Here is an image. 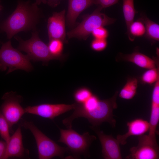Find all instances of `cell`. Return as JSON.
I'll list each match as a JSON object with an SVG mask.
<instances>
[{
  "mask_svg": "<svg viewBox=\"0 0 159 159\" xmlns=\"http://www.w3.org/2000/svg\"><path fill=\"white\" fill-rule=\"evenodd\" d=\"M147 69L141 76L142 81L148 84L155 83L159 80V70L156 67Z\"/></svg>",
  "mask_w": 159,
  "mask_h": 159,
  "instance_id": "cell-23",
  "label": "cell"
},
{
  "mask_svg": "<svg viewBox=\"0 0 159 159\" xmlns=\"http://www.w3.org/2000/svg\"><path fill=\"white\" fill-rule=\"evenodd\" d=\"M93 94L91 91L86 87H82L77 90L74 92L73 97L76 103L82 104Z\"/></svg>",
  "mask_w": 159,
  "mask_h": 159,
  "instance_id": "cell-24",
  "label": "cell"
},
{
  "mask_svg": "<svg viewBox=\"0 0 159 159\" xmlns=\"http://www.w3.org/2000/svg\"><path fill=\"white\" fill-rule=\"evenodd\" d=\"M30 60L27 54L12 47L11 40L3 44L0 49V70L8 69L7 74L17 69L30 71L33 69Z\"/></svg>",
  "mask_w": 159,
  "mask_h": 159,
  "instance_id": "cell-5",
  "label": "cell"
},
{
  "mask_svg": "<svg viewBox=\"0 0 159 159\" xmlns=\"http://www.w3.org/2000/svg\"><path fill=\"white\" fill-rule=\"evenodd\" d=\"M14 38L19 42L18 49L26 52L30 60L47 63L51 60L57 59L50 54L48 45L40 39L38 31H34L31 38L26 40H24L17 36Z\"/></svg>",
  "mask_w": 159,
  "mask_h": 159,
  "instance_id": "cell-7",
  "label": "cell"
},
{
  "mask_svg": "<svg viewBox=\"0 0 159 159\" xmlns=\"http://www.w3.org/2000/svg\"><path fill=\"white\" fill-rule=\"evenodd\" d=\"M159 121V80L155 83L152 91L148 137L156 141V129Z\"/></svg>",
  "mask_w": 159,
  "mask_h": 159,
  "instance_id": "cell-13",
  "label": "cell"
},
{
  "mask_svg": "<svg viewBox=\"0 0 159 159\" xmlns=\"http://www.w3.org/2000/svg\"><path fill=\"white\" fill-rule=\"evenodd\" d=\"M122 11L127 28V32L130 24L133 21L136 13L134 0H122Z\"/></svg>",
  "mask_w": 159,
  "mask_h": 159,
  "instance_id": "cell-20",
  "label": "cell"
},
{
  "mask_svg": "<svg viewBox=\"0 0 159 159\" xmlns=\"http://www.w3.org/2000/svg\"><path fill=\"white\" fill-rule=\"evenodd\" d=\"M63 42L57 39L49 40L48 47L50 54L57 59L62 60L64 58L62 53L63 49Z\"/></svg>",
  "mask_w": 159,
  "mask_h": 159,
  "instance_id": "cell-22",
  "label": "cell"
},
{
  "mask_svg": "<svg viewBox=\"0 0 159 159\" xmlns=\"http://www.w3.org/2000/svg\"><path fill=\"white\" fill-rule=\"evenodd\" d=\"M60 138L58 142L67 145L74 158L80 156H90L89 149L93 141L96 139L95 136L90 134L88 132L82 134L78 133L71 128L65 130L60 129Z\"/></svg>",
  "mask_w": 159,
  "mask_h": 159,
  "instance_id": "cell-4",
  "label": "cell"
},
{
  "mask_svg": "<svg viewBox=\"0 0 159 159\" xmlns=\"http://www.w3.org/2000/svg\"><path fill=\"white\" fill-rule=\"evenodd\" d=\"M7 147L6 142L0 140V159H4Z\"/></svg>",
  "mask_w": 159,
  "mask_h": 159,
  "instance_id": "cell-29",
  "label": "cell"
},
{
  "mask_svg": "<svg viewBox=\"0 0 159 159\" xmlns=\"http://www.w3.org/2000/svg\"><path fill=\"white\" fill-rule=\"evenodd\" d=\"M38 6L35 2L19 1L14 11L1 25V31L10 39L20 32L34 29L40 15Z\"/></svg>",
  "mask_w": 159,
  "mask_h": 159,
  "instance_id": "cell-1",
  "label": "cell"
},
{
  "mask_svg": "<svg viewBox=\"0 0 159 159\" xmlns=\"http://www.w3.org/2000/svg\"><path fill=\"white\" fill-rule=\"evenodd\" d=\"M26 151L23 145L21 126L19 125L10 137L4 159L11 157L22 158Z\"/></svg>",
  "mask_w": 159,
  "mask_h": 159,
  "instance_id": "cell-15",
  "label": "cell"
},
{
  "mask_svg": "<svg viewBox=\"0 0 159 159\" xmlns=\"http://www.w3.org/2000/svg\"><path fill=\"white\" fill-rule=\"evenodd\" d=\"M2 98L4 102L0 110L9 123L11 129L26 113L24 108L20 105L22 97L15 92H11L4 94Z\"/></svg>",
  "mask_w": 159,
  "mask_h": 159,
  "instance_id": "cell-8",
  "label": "cell"
},
{
  "mask_svg": "<svg viewBox=\"0 0 159 159\" xmlns=\"http://www.w3.org/2000/svg\"><path fill=\"white\" fill-rule=\"evenodd\" d=\"M1 10V7L0 6V11Z\"/></svg>",
  "mask_w": 159,
  "mask_h": 159,
  "instance_id": "cell-32",
  "label": "cell"
},
{
  "mask_svg": "<svg viewBox=\"0 0 159 159\" xmlns=\"http://www.w3.org/2000/svg\"><path fill=\"white\" fill-rule=\"evenodd\" d=\"M76 103L72 104L44 103L24 108L26 113L33 114L44 118L53 120L55 117L74 109Z\"/></svg>",
  "mask_w": 159,
  "mask_h": 159,
  "instance_id": "cell-9",
  "label": "cell"
},
{
  "mask_svg": "<svg viewBox=\"0 0 159 159\" xmlns=\"http://www.w3.org/2000/svg\"><path fill=\"white\" fill-rule=\"evenodd\" d=\"M138 140V144L130 149V154L127 159H158L159 158L158 145Z\"/></svg>",
  "mask_w": 159,
  "mask_h": 159,
  "instance_id": "cell-12",
  "label": "cell"
},
{
  "mask_svg": "<svg viewBox=\"0 0 159 159\" xmlns=\"http://www.w3.org/2000/svg\"><path fill=\"white\" fill-rule=\"evenodd\" d=\"M107 42L106 39L94 38L91 42L90 47L95 51L101 52L105 50L107 47Z\"/></svg>",
  "mask_w": 159,
  "mask_h": 159,
  "instance_id": "cell-26",
  "label": "cell"
},
{
  "mask_svg": "<svg viewBox=\"0 0 159 159\" xmlns=\"http://www.w3.org/2000/svg\"><path fill=\"white\" fill-rule=\"evenodd\" d=\"M118 92H115L111 97L100 100L95 109L85 110L76 105L72 114L62 120L63 124L68 128H71L72 122L76 118L83 117L87 119L92 126H97L104 122L108 123L112 127H115L116 121L114 118L113 111L117 107L116 102Z\"/></svg>",
  "mask_w": 159,
  "mask_h": 159,
  "instance_id": "cell-2",
  "label": "cell"
},
{
  "mask_svg": "<svg viewBox=\"0 0 159 159\" xmlns=\"http://www.w3.org/2000/svg\"><path fill=\"white\" fill-rule=\"evenodd\" d=\"M91 128L97 135L102 146V157L105 159H121L120 143L112 136L105 134L97 126H92Z\"/></svg>",
  "mask_w": 159,
  "mask_h": 159,
  "instance_id": "cell-10",
  "label": "cell"
},
{
  "mask_svg": "<svg viewBox=\"0 0 159 159\" xmlns=\"http://www.w3.org/2000/svg\"><path fill=\"white\" fill-rule=\"evenodd\" d=\"M9 125L0 110V135L7 145L9 142L10 136Z\"/></svg>",
  "mask_w": 159,
  "mask_h": 159,
  "instance_id": "cell-25",
  "label": "cell"
},
{
  "mask_svg": "<svg viewBox=\"0 0 159 159\" xmlns=\"http://www.w3.org/2000/svg\"><path fill=\"white\" fill-rule=\"evenodd\" d=\"M68 1L66 20L68 26L72 27L76 24L80 14L94 4V0H68Z\"/></svg>",
  "mask_w": 159,
  "mask_h": 159,
  "instance_id": "cell-16",
  "label": "cell"
},
{
  "mask_svg": "<svg viewBox=\"0 0 159 159\" xmlns=\"http://www.w3.org/2000/svg\"><path fill=\"white\" fill-rule=\"evenodd\" d=\"M102 9L98 6L92 14L84 16L79 25L67 32L69 38L74 37L85 40L97 28L114 23L116 19L101 12Z\"/></svg>",
  "mask_w": 159,
  "mask_h": 159,
  "instance_id": "cell-6",
  "label": "cell"
},
{
  "mask_svg": "<svg viewBox=\"0 0 159 159\" xmlns=\"http://www.w3.org/2000/svg\"><path fill=\"white\" fill-rule=\"evenodd\" d=\"M140 19L144 23L145 28V36L154 41L159 40V25L142 15Z\"/></svg>",
  "mask_w": 159,
  "mask_h": 159,
  "instance_id": "cell-18",
  "label": "cell"
},
{
  "mask_svg": "<svg viewBox=\"0 0 159 159\" xmlns=\"http://www.w3.org/2000/svg\"><path fill=\"white\" fill-rule=\"evenodd\" d=\"M65 10L54 12L48 20L47 28L49 40L57 39L67 43L65 26Z\"/></svg>",
  "mask_w": 159,
  "mask_h": 159,
  "instance_id": "cell-11",
  "label": "cell"
},
{
  "mask_svg": "<svg viewBox=\"0 0 159 159\" xmlns=\"http://www.w3.org/2000/svg\"><path fill=\"white\" fill-rule=\"evenodd\" d=\"M128 130L123 135H118L116 139L120 144L124 145L127 143L126 140L132 136H140L149 131V122L142 118H136L127 123Z\"/></svg>",
  "mask_w": 159,
  "mask_h": 159,
  "instance_id": "cell-14",
  "label": "cell"
},
{
  "mask_svg": "<svg viewBox=\"0 0 159 159\" xmlns=\"http://www.w3.org/2000/svg\"><path fill=\"white\" fill-rule=\"evenodd\" d=\"M119 1V0H94V4L97 5L102 9L117 4Z\"/></svg>",
  "mask_w": 159,
  "mask_h": 159,
  "instance_id": "cell-28",
  "label": "cell"
},
{
  "mask_svg": "<svg viewBox=\"0 0 159 159\" xmlns=\"http://www.w3.org/2000/svg\"><path fill=\"white\" fill-rule=\"evenodd\" d=\"M91 34L94 38L105 39L108 37L109 33L107 30L104 26H100L94 30Z\"/></svg>",
  "mask_w": 159,
  "mask_h": 159,
  "instance_id": "cell-27",
  "label": "cell"
},
{
  "mask_svg": "<svg viewBox=\"0 0 159 159\" xmlns=\"http://www.w3.org/2000/svg\"><path fill=\"white\" fill-rule=\"evenodd\" d=\"M62 0H47V3L48 5L52 7H55L58 6Z\"/></svg>",
  "mask_w": 159,
  "mask_h": 159,
  "instance_id": "cell-30",
  "label": "cell"
},
{
  "mask_svg": "<svg viewBox=\"0 0 159 159\" xmlns=\"http://www.w3.org/2000/svg\"><path fill=\"white\" fill-rule=\"evenodd\" d=\"M127 33L129 39L133 41L135 37H141L145 34V24L140 19L133 21L130 25Z\"/></svg>",
  "mask_w": 159,
  "mask_h": 159,
  "instance_id": "cell-21",
  "label": "cell"
},
{
  "mask_svg": "<svg viewBox=\"0 0 159 159\" xmlns=\"http://www.w3.org/2000/svg\"><path fill=\"white\" fill-rule=\"evenodd\" d=\"M121 56L122 60L131 62L142 68L148 69L156 67L155 60L138 51Z\"/></svg>",
  "mask_w": 159,
  "mask_h": 159,
  "instance_id": "cell-17",
  "label": "cell"
},
{
  "mask_svg": "<svg viewBox=\"0 0 159 159\" xmlns=\"http://www.w3.org/2000/svg\"><path fill=\"white\" fill-rule=\"evenodd\" d=\"M20 125L29 130L33 135L36 143L39 159H50L57 156L63 158L67 148L61 147L41 132L32 121L21 118Z\"/></svg>",
  "mask_w": 159,
  "mask_h": 159,
  "instance_id": "cell-3",
  "label": "cell"
},
{
  "mask_svg": "<svg viewBox=\"0 0 159 159\" xmlns=\"http://www.w3.org/2000/svg\"><path fill=\"white\" fill-rule=\"evenodd\" d=\"M35 3L38 5L40 4L41 3H43L44 4L47 3V0H36Z\"/></svg>",
  "mask_w": 159,
  "mask_h": 159,
  "instance_id": "cell-31",
  "label": "cell"
},
{
  "mask_svg": "<svg viewBox=\"0 0 159 159\" xmlns=\"http://www.w3.org/2000/svg\"><path fill=\"white\" fill-rule=\"evenodd\" d=\"M138 80L135 78L128 79L125 85L121 90L119 96L126 100L132 99L136 95L138 88Z\"/></svg>",
  "mask_w": 159,
  "mask_h": 159,
  "instance_id": "cell-19",
  "label": "cell"
}]
</instances>
